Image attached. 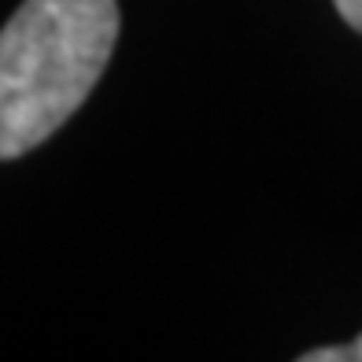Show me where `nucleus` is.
<instances>
[{
	"instance_id": "nucleus-1",
	"label": "nucleus",
	"mask_w": 362,
	"mask_h": 362,
	"mask_svg": "<svg viewBox=\"0 0 362 362\" xmlns=\"http://www.w3.org/2000/svg\"><path fill=\"white\" fill-rule=\"evenodd\" d=\"M115 37V0H26L0 30V159L26 156L86 104Z\"/></svg>"
},
{
	"instance_id": "nucleus-2",
	"label": "nucleus",
	"mask_w": 362,
	"mask_h": 362,
	"mask_svg": "<svg viewBox=\"0 0 362 362\" xmlns=\"http://www.w3.org/2000/svg\"><path fill=\"white\" fill-rule=\"evenodd\" d=\"M333 4H337V11L344 15V23L362 34V0H333Z\"/></svg>"
},
{
	"instance_id": "nucleus-3",
	"label": "nucleus",
	"mask_w": 362,
	"mask_h": 362,
	"mask_svg": "<svg viewBox=\"0 0 362 362\" xmlns=\"http://www.w3.org/2000/svg\"><path fill=\"white\" fill-rule=\"evenodd\" d=\"M351 348H322V351H307L303 362H348Z\"/></svg>"
},
{
	"instance_id": "nucleus-4",
	"label": "nucleus",
	"mask_w": 362,
	"mask_h": 362,
	"mask_svg": "<svg viewBox=\"0 0 362 362\" xmlns=\"http://www.w3.org/2000/svg\"><path fill=\"white\" fill-rule=\"evenodd\" d=\"M351 358H358V362H362V337L351 344Z\"/></svg>"
}]
</instances>
